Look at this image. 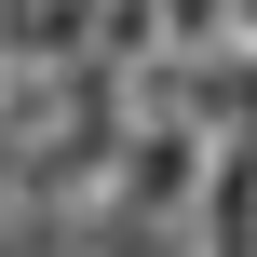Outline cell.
<instances>
[{"label":"cell","instance_id":"6da1fadb","mask_svg":"<svg viewBox=\"0 0 257 257\" xmlns=\"http://www.w3.org/2000/svg\"><path fill=\"white\" fill-rule=\"evenodd\" d=\"M149 230L163 257H257V27H217V54L176 68Z\"/></svg>","mask_w":257,"mask_h":257}]
</instances>
